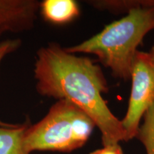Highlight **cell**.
Listing matches in <instances>:
<instances>
[{
  "label": "cell",
  "mask_w": 154,
  "mask_h": 154,
  "mask_svg": "<svg viewBox=\"0 0 154 154\" xmlns=\"http://www.w3.org/2000/svg\"><path fill=\"white\" fill-rule=\"evenodd\" d=\"M34 74L38 94L66 100L79 108L99 128L103 146L126 141L121 121L102 97L109 91L104 75L91 59L50 43L38 50Z\"/></svg>",
  "instance_id": "obj_1"
},
{
  "label": "cell",
  "mask_w": 154,
  "mask_h": 154,
  "mask_svg": "<svg viewBox=\"0 0 154 154\" xmlns=\"http://www.w3.org/2000/svg\"><path fill=\"white\" fill-rule=\"evenodd\" d=\"M154 29V7L130 9L124 18L82 43L65 48L69 53L91 54L116 78L128 80L137 47L146 34Z\"/></svg>",
  "instance_id": "obj_2"
},
{
  "label": "cell",
  "mask_w": 154,
  "mask_h": 154,
  "mask_svg": "<svg viewBox=\"0 0 154 154\" xmlns=\"http://www.w3.org/2000/svg\"><path fill=\"white\" fill-rule=\"evenodd\" d=\"M95 124L74 103L58 100L36 124H29L23 138L25 151L71 152L82 147Z\"/></svg>",
  "instance_id": "obj_3"
},
{
  "label": "cell",
  "mask_w": 154,
  "mask_h": 154,
  "mask_svg": "<svg viewBox=\"0 0 154 154\" xmlns=\"http://www.w3.org/2000/svg\"><path fill=\"white\" fill-rule=\"evenodd\" d=\"M132 87L123 120L126 141L136 137L140 121L154 102V61L151 54L138 51L132 65Z\"/></svg>",
  "instance_id": "obj_4"
},
{
  "label": "cell",
  "mask_w": 154,
  "mask_h": 154,
  "mask_svg": "<svg viewBox=\"0 0 154 154\" xmlns=\"http://www.w3.org/2000/svg\"><path fill=\"white\" fill-rule=\"evenodd\" d=\"M41 2L37 0H0V37L28 32L34 26Z\"/></svg>",
  "instance_id": "obj_5"
},
{
  "label": "cell",
  "mask_w": 154,
  "mask_h": 154,
  "mask_svg": "<svg viewBox=\"0 0 154 154\" xmlns=\"http://www.w3.org/2000/svg\"><path fill=\"white\" fill-rule=\"evenodd\" d=\"M40 12L47 22L62 24L79 17L80 10L74 0H44L40 4Z\"/></svg>",
  "instance_id": "obj_6"
},
{
  "label": "cell",
  "mask_w": 154,
  "mask_h": 154,
  "mask_svg": "<svg viewBox=\"0 0 154 154\" xmlns=\"http://www.w3.org/2000/svg\"><path fill=\"white\" fill-rule=\"evenodd\" d=\"M28 123L13 127L0 126V154H29L25 151L23 138Z\"/></svg>",
  "instance_id": "obj_7"
},
{
  "label": "cell",
  "mask_w": 154,
  "mask_h": 154,
  "mask_svg": "<svg viewBox=\"0 0 154 154\" xmlns=\"http://www.w3.org/2000/svg\"><path fill=\"white\" fill-rule=\"evenodd\" d=\"M136 137L145 146L147 154H154V102L143 115V124Z\"/></svg>",
  "instance_id": "obj_8"
},
{
  "label": "cell",
  "mask_w": 154,
  "mask_h": 154,
  "mask_svg": "<svg viewBox=\"0 0 154 154\" xmlns=\"http://www.w3.org/2000/svg\"><path fill=\"white\" fill-rule=\"evenodd\" d=\"M96 8L111 11H129L140 7H154V0L147 1H91Z\"/></svg>",
  "instance_id": "obj_9"
},
{
  "label": "cell",
  "mask_w": 154,
  "mask_h": 154,
  "mask_svg": "<svg viewBox=\"0 0 154 154\" xmlns=\"http://www.w3.org/2000/svg\"><path fill=\"white\" fill-rule=\"evenodd\" d=\"M22 42L19 39H7L0 42V63L5 58L16 51L21 46ZM17 124L5 123L0 121V126L4 127H13Z\"/></svg>",
  "instance_id": "obj_10"
},
{
  "label": "cell",
  "mask_w": 154,
  "mask_h": 154,
  "mask_svg": "<svg viewBox=\"0 0 154 154\" xmlns=\"http://www.w3.org/2000/svg\"><path fill=\"white\" fill-rule=\"evenodd\" d=\"M90 154H124L123 150L119 143L103 146L102 149H97Z\"/></svg>",
  "instance_id": "obj_11"
},
{
  "label": "cell",
  "mask_w": 154,
  "mask_h": 154,
  "mask_svg": "<svg viewBox=\"0 0 154 154\" xmlns=\"http://www.w3.org/2000/svg\"><path fill=\"white\" fill-rule=\"evenodd\" d=\"M150 54H151V57H152V58H153V61H154V47H153V49H152L151 52L150 53Z\"/></svg>",
  "instance_id": "obj_12"
}]
</instances>
